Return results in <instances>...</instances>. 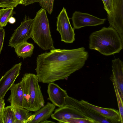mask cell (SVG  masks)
Segmentation results:
<instances>
[{
	"label": "cell",
	"instance_id": "obj_25",
	"mask_svg": "<svg viewBox=\"0 0 123 123\" xmlns=\"http://www.w3.org/2000/svg\"><path fill=\"white\" fill-rule=\"evenodd\" d=\"M104 8L107 12V15L111 14L112 12L114 0H102Z\"/></svg>",
	"mask_w": 123,
	"mask_h": 123
},
{
	"label": "cell",
	"instance_id": "obj_29",
	"mask_svg": "<svg viewBox=\"0 0 123 123\" xmlns=\"http://www.w3.org/2000/svg\"><path fill=\"white\" fill-rule=\"evenodd\" d=\"M55 122H53L51 121L48 120H46L42 122V123H55Z\"/></svg>",
	"mask_w": 123,
	"mask_h": 123
},
{
	"label": "cell",
	"instance_id": "obj_28",
	"mask_svg": "<svg viewBox=\"0 0 123 123\" xmlns=\"http://www.w3.org/2000/svg\"><path fill=\"white\" fill-rule=\"evenodd\" d=\"M16 22L15 19L12 17H11L9 20L8 22L11 24H13Z\"/></svg>",
	"mask_w": 123,
	"mask_h": 123
},
{
	"label": "cell",
	"instance_id": "obj_13",
	"mask_svg": "<svg viewBox=\"0 0 123 123\" xmlns=\"http://www.w3.org/2000/svg\"><path fill=\"white\" fill-rule=\"evenodd\" d=\"M56 109L51 116L53 119L59 123L67 120L78 118H84L80 116L77 111L71 105L65 104Z\"/></svg>",
	"mask_w": 123,
	"mask_h": 123
},
{
	"label": "cell",
	"instance_id": "obj_14",
	"mask_svg": "<svg viewBox=\"0 0 123 123\" xmlns=\"http://www.w3.org/2000/svg\"><path fill=\"white\" fill-rule=\"evenodd\" d=\"M112 73L110 77L117 84L121 98H123V62L119 58H115L112 61Z\"/></svg>",
	"mask_w": 123,
	"mask_h": 123
},
{
	"label": "cell",
	"instance_id": "obj_12",
	"mask_svg": "<svg viewBox=\"0 0 123 123\" xmlns=\"http://www.w3.org/2000/svg\"><path fill=\"white\" fill-rule=\"evenodd\" d=\"M47 93L49 99L55 106L60 107L65 104L66 99L68 96L67 91L56 84L49 83Z\"/></svg>",
	"mask_w": 123,
	"mask_h": 123
},
{
	"label": "cell",
	"instance_id": "obj_19",
	"mask_svg": "<svg viewBox=\"0 0 123 123\" xmlns=\"http://www.w3.org/2000/svg\"><path fill=\"white\" fill-rule=\"evenodd\" d=\"M12 108L16 119L20 121L21 123H27L29 118L32 114L29 113L30 111L24 108Z\"/></svg>",
	"mask_w": 123,
	"mask_h": 123
},
{
	"label": "cell",
	"instance_id": "obj_22",
	"mask_svg": "<svg viewBox=\"0 0 123 123\" xmlns=\"http://www.w3.org/2000/svg\"><path fill=\"white\" fill-rule=\"evenodd\" d=\"M113 82L115 91L117 99L119 112L121 119V123H123V99L120 96L118 88L115 81L114 80H111Z\"/></svg>",
	"mask_w": 123,
	"mask_h": 123
},
{
	"label": "cell",
	"instance_id": "obj_2",
	"mask_svg": "<svg viewBox=\"0 0 123 123\" xmlns=\"http://www.w3.org/2000/svg\"><path fill=\"white\" fill-rule=\"evenodd\" d=\"M89 39V49L104 55L119 53L123 48V41L117 31L110 26L92 32Z\"/></svg>",
	"mask_w": 123,
	"mask_h": 123
},
{
	"label": "cell",
	"instance_id": "obj_30",
	"mask_svg": "<svg viewBox=\"0 0 123 123\" xmlns=\"http://www.w3.org/2000/svg\"><path fill=\"white\" fill-rule=\"evenodd\" d=\"M24 0H20V3H19V4H20V3L21 2H22Z\"/></svg>",
	"mask_w": 123,
	"mask_h": 123
},
{
	"label": "cell",
	"instance_id": "obj_15",
	"mask_svg": "<svg viewBox=\"0 0 123 123\" xmlns=\"http://www.w3.org/2000/svg\"><path fill=\"white\" fill-rule=\"evenodd\" d=\"M55 107L53 104L48 102L31 115L27 123H42L50 117Z\"/></svg>",
	"mask_w": 123,
	"mask_h": 123
},
{
	"label": "cell",
	"instance_id": "obj_16",
	"mask_svg": "<svg viewBox=\"0 0 123 123\" xmlns=\"http://www.w3.org/2000/svg\"><path fill=\"white\" fill-rule=\"evenodd\" d=\"M9 90L11 93L8 100L10 103L11 107L24 108L23 90L20 82L16 84L14 83Z\"/></svg>",
	"mask_w": 123,
	"mask_h": 123
},
{
	"label": "cell",
	"instance_id": "obj_1",
	"mask_svg": "<svg viewBox=\"0 0 123 123\" xmlns=\"http://www.w3.org/2000/svg\"><path fill=\"white\" fill-rule=\"evenodd\" d=\"M89 57L84 47L72 49H55L39 55L35 69L39 82L49 83L67 78L81 68Z\"/></svg>",
	"mask_w": 123,
	"mask_h": 123
},
{
	"label": "cell",
	"instance_id": "obj_3",
	"mask_svg": "<svg viewBox=\"0 0 123 123\" xmlns=\"http://www.w3.org/2000/svg\"><path fill=\"white\" fill-rule=\"evenodd\" d=\"M20 82L23 90L24 108L35 112L43 106L44 100L36 74L26 73Z\"/></svg>",
	"mask_w": 123,
	"mask_h": 123
},
{
	"label": "cell",
	"instance_id": "obj_8",
	"mask_svg": "<svg viewBox=\"0 0 123 123\" xmlns=\"http://www.w3.org/2000/svg\"><path fill=\"white\" fill-rule=\"evenodd\" d=\"M72 19L74 30L86 26L100 25L103 24L106 19L100 18L88 13L77 11L73 13Z\"/></svg>",
	"mask_w": 123,
	"mask_h": 123
},
{
	"label": "cell",
	"instance_id": "obj_20",
	"mask_svg": "<svg viewBox=\"0 0 123 123\" xmlns=\"http://www.w3.org/2000/svg\"><path fill=\"white\" fill-rule=\"evenodd\" d=\"M13 8H4L0 10V26L5 27L10 18L14 13Z\"/></svg>",
	"mask_w": 123,
	"mask_h": 123
},
{
	"label": "cell",
	"instance_id": "obj_26",
	"mask_svg": "<svg viewBox=\"0 0 123 123\" xmlns=\"http://www.w3.org/2000/svg\"><path fill=\"white\" fill-rule=\"evenodd\" d=\"M5 104L4 98H0V123H3V114Z\"/></svg>",
	"mask_w": 123,
	"mask_h": 123
},
{
	"label": "cell",
	"instance_id": "obj_27",
	"mask_svg": "<svg viewBox=\"0 0 123 123\" xmlns=\"http://www.w3.org/2000/svg\"><path fill=\"white\" fill-rule=\"evenodd\" d=\"M5 36V30L3 27L0 26V54L3 47Z\"/></svg>",
	"mask_w": 123,
	"mask_h": 123
},
{
	"label": "cell",
	"instance_id": "obj_21",
	"mask_svg": "<svg viewBox=\"0 0 123 123\" xmlns=\"http://www.w3.org/2000/svg\"><path fill=\"white\" fill-rule=\"evenodd\" d=\"M16 119L14 112L11 106L5 107L3 114V123H15Z\"/></svg>",
	"mask_w": 123,
	"mask_h": 123
},
{
	"label": "cell",
	"instance_id": "obj_7",
	"mask_svg": "<svg viewBox=\"0 0 123 123\" xmlns=\"http://www.w3.org/2000/svg\"><path fill=\"white\" fill-rule=\"evenodd\" d=\"M109 26L115 29L123 41V0H114L112 12L107 15Z\"/></svg>",
	"mask_w": 123,
	"mask_h": 123
},
{
	"label": "cell",
	"instance_id": "obj_9",
	"mask_svg": "<svg viewBox=\"0 0 123 123\" xmlns=\"http://www.w3.org/2000/svg\"><path fill=\"white\" fill-rule=\"evenodd\" d=\"M65 104L71 106L77 111L80 116L84 118L93 120L95 123H110L106 119L82 105L79 100L68 96L66 99Z\"/></svg>",
	"mask_w": 123,
	"mask_h": 123
},
{
	"label": "cell",
	"instance_id": "obj_6",
	"mask_svg": "<svg viewBox=\"0 0 123 123\" xmlns=\"http://www.w3.org/2000/svg\"><path fill=\"white\" fill-rule=\"evenodd\" d=\"M33 19L25 17L12 34L9 42V46L14 48L22 43L27 42L31 38Z\"/></svg>",
	"mask_w": 123,
	"mask_h": 123
},
{
	"label": "cell",
	"instance_id": "obj_5",
	"mask_svg": "<svg viewBox=\"0 0 123 123\" xmlns=\"http://www.w3.org/2000/svg\"><path fill=\"white\" fill-rule=\"evenodd\" d=\"M56 29L60 34L61 41L72 43L75 40V34L70 22L66 9L63 7L57 17Z\"/></svg>",
	"mask_w": 123,
	"mask_h": 123
},
{
	"label": "cell",
	"instance_id": "obj_4",
	"mask_svg": "<svg viewBox=\"0 0 123 123\" xmlns=\"http://www.w3.org/2000/svg\"><path fill=\"white\" fill-rule=\"evenodd\" d=\"M31 38L40 48L45 50L55 48L46 11L41 8L33 19Z\"/></svg>",
	"mask_w": 123,
	"mask_h": 123
},
{
	"label": "cell",
	"instance_id": "obj_24",
	"mask_svg": "<svg viewBox=\"0 0 123 123\" xmlns=\"http://www.w3.org/2000/svg\"><path fill=\"white\" fill-rule=\"evenodd\" d=\"M62 123H95L93 120L85 118H78L67 120Z\"/></svg>",
	"mask_w": 123,
	"mask_h": 123
},
{
	"label": "cell",
	"instance_id": "obj_17",
	"mask_svg": "<svg viewBox=\"0 0 123 123\" xmlns=\"http://www.w3.org/2000/svg\"><path fill=\"white\" fill-rule=\"evenodd\" d=\"M34 48L33 44L25 42L16 46L14 48L18 56L22 57L23 59L32 56Z\"/></svg>",
	"mask_w": 123,
	"mask_h": 123
},
{
	"label": "cell",
	"instance_id": "obj_18",
	"mask_svg": "<svg viewBox=\"0 0 123 123\" xmlns=\"http://www.w3.org/2000/svg\"><path fill=\"white\" fill-rule=\"evenodd\" d=\"M54 0H24L20 4L26 6L35 2L39 3L42 8L51 14L53 10Z\"/></svg>",
	"mask_w": 123,
	"mask_h": 123
},
{
	"label": "cell",
	"instance_id": "obj_11",
	"mask_svg": "<svg viewBox=\"0 0 123 123\" xmlns=\"http://www.w3.org/2000/svg\"><path fill=\"white\" fill-rule=\"evenodd\" d=\"M22 63L15 65L8 71L0 79V98H4L7 91L14 83L19 75Z\"/></svg>",
	"mask_w": 123,
	"mask_h": 123
},
{
	"label": "cell",
	"instance_id": "obj_10",
	"mask_svg": "<svg viewBox=\"0 0 123 123\" xmlns=\"http://www.w3.org/2000/svg\"><path fill=\"white\" fill-rule=\"evenodd\" d=\"M79 101L82 105L96 114L106 119L110 123H121L120 116L118 110L113 108L98 106L83 100Z\"/></svg>",
	"mask_w": 123,
	"mask_h": 123
},
{
	"label": "cell",
	"instance_id": "obj_23",
	"mask_svg": "<svg viewBox=\"0 0 123 123\" xmlns=\"http://www.w3.org/2000/svg\"><path fill=\"white\" fill-rule=\"evenodd\" d=\"M20 0H0V7L14 8L19 4Z\"/></svg>",
	"mask_w": 123,
	"mask_h": 123
}]
</instances>
